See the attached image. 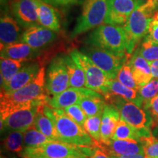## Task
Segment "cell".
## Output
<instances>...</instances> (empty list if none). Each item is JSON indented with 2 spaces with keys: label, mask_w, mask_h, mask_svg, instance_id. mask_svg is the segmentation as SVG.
Instances as JSON below:
<instances>
[{
  "label": "cell",
  "mask_w": 158,
  "mask_h": 158,
  "mask_svg": "<svg viewBox=\"0 0 158 158\" xmlns=\"http://www.w3.org/2000/svg\"><path fill=\"white\" fill-rule=\"evenodd\" d=\"M147 37L158 43V10L155 11L152 20L149 24Z\"/></svg>",
  "instance_id": "obj_38"
},
{
  "label": "cell",
  "mask_w": 158,
  "mask_h": 158,
  "mask_svg": "<svg viewBox=\"0 0 158 158\" xmlns=\"http://www.w3.org/2000/svg\"><path fill=\"white\" fill-rule=\"evenodd\" d=\"M143 108L149 111L155 124H158V94L143 106Z\"/></svg>",
  "instance_id": "obj_37"
},
{
  "label": "cell",
  "mask_w": 158,
  "mask_h": 158,
  "mask_svg": "<svg viewBox=\"0 0 158 158\" xmlns=\"http://www.w3.org/2000/svg\"><path fill=\"white\" fill-rule=\"evenodd\" d=\"M138 92L143 99L144 106L158 94V78L152 79L148 84L141 86Z\"/></svg>",
  "instance_id": "obj_35"
},
{
  "label": "cell",
  "mask_w": 158,
  "mask_h": 158,
  "mask_svg": "<svg viewBox=\"0 0 158 158\" xmlns=\"http://www.w3.org/2000/svg\"><path fill=\"white\" fill-rule=\"evenodd\" d=\"M141 138V134L138 130L132 127L124 120L120 119L118 122L111 139H132L140 141Z\"/></svg>",
  "instance_id": "obj_29"
},
{
  "label": "cell",
  "mask_w": 158,
  "mask_h": 158,
  "mask_svg": "<svg viewBox=\"0 0 158 158\" xmlns=\"http://www.w3.org/2000/svg\"><path fill=\"white\" fill-rule=\"evenodd\" d=\"M23 32L21 27L8 13L2 15L0 20V44L1 49L7 45L21 42Z\"/></svg>",
  "instance_id": "obj_18"
},
{
  "label": "cell",
  "mask_w": 158,
  "mask_h": 158,
  "mask_svg": "<svg viewBox=\"0 0 158 158\" xmlns=\"http://www.w3.org/2000/svg\"><path fill=\"white\" fill-rule=\"evenodd\" d=\"M43 110L45 115L54 122L61 141L81 147H97L98 143L89 134L71 119L63 108H54L46 104Z\"/></svg>",
  "instance_id": "obj_2"
},
{
  "label": "cell",
  "mask_w": 158,
  "mask_h": 158,
  "mask_svg": "<svg viewBox=\"0 0 158 158\" xmlns=\"http://www.w3.org/2000/svg\"><path fill=\"white\" fill-rule=\"evenodd\" d=\"M153 78H158V60L149 62Z\"/></svg>",
  "instance_id": "obj_41"
},
{
  "label": "cell",
  "mask_w": 158,
  "mask_h": 158,
  "mask_svg": "<svg viewBox=\"0 0 158 158\" xmlns=\"http://www.w3.org/2000/svg\"><path fill=\"white\" fill-rule=\"evenodd\" d=\"M116 79H117L118 81L122 83L124 86H127V87L139 90L140 86L136 84L135 79H134L133 72H132L131 68H130L128 61L122 66Z\"/></svg>",
  "instance_id": "obj_33"
},
{
  "label": "cell",
  "mask_w": 158,
  "mask_h": 158,
  "mask_svg": "<svg viewBox=\"0 0 158 158\" xmlns=\"http://www.w3.org/2000/svg\"><path fill=\"white\" fill-rule=\"evenodd\" d=\"M23 134L20 131L10 132L3 141L4 148L10 152L21 155L24 150Z\"/></svg>",
  "instance_id": "obj_28"
},
{
  "label": "cell",
  "mask_w": 158,
  "mask_h": 158,
  "mask_svg": "<svg viewBox=\"0 0 158 158\" xmlns=\"http://www.w3.org/2000/svg\"><path fill=\"white\" fill-rule=\"evenodd\" d=\"M140 141L147 158H158V138L152 134L147 137L141 138Z\"/></svg>",
  "instance_id": "obj_34"
},
{
  "label": "cell",
  "mask_w": 158,
  "mask_h": 158,
  "mask_svg": "<svg viewBox=\"0 0 158 158\" xmlns=\"http://www.w3.org/2000/svg\"><path fill=\"white\" fill-rule=\"evenodd\" d=\"M137 7L136 0H107V13L104 23L124 26Z\"/></svg>",
  "instance_id": "obj_12"
},
{
  "label": "cell",
  "mask_w": 158,
  "mask_h": 158,
  "mask_svg": "<svg viewBox=\"0 0 158 158\" xmlns=\"http://www.w3.org/2000/svg\"><path fill=\"white\" fill-rule=\"evenodd\" d=\"M45 68L41 67L34 80L19 90L7 94L1 92L0 116L1 121L15 110L32 105L47 103L49 96L45 90Z\"/></svg>",
  "instance_id": "obj_1"
},
{
  "label": "cell",
  "mask_w": 158,
  "mask_h": 158,
  "mask_svg": "<svg viewBox=\"0 0 158 158\" xmlns=\"http://www.w3.org/2000/svg\"><path fill=\"white\" fill-rule=\"evenodd\" d=\"M51 141H52L44 134L40 133L39 130L35 128V125L31 127L23 134L24 149L29 147H36Z\"/></svg>",
  "instance_id": "obj_30"
},
{
  "label": "cell",
  "mask_w": 158,
  "mask_h": 158,
  "mask_svg": "<svg viewBox=\"0 0 158 158\" xmlns=\"http://www.w3.org/2000/svg\"><path fill=\"white\" fill-rule=\"evenodd\" d=\"M111 79H116L122 66L129 59V54H116L96 47L87 45L81 50Z\"/></svg>",
  "instance_id": "obj_9"
},
{
  "label": "cell",
  "mask_w": 158,
  "mask_h": 158,
  "mask_svg": "<svg viewBox=\"0 0 158 158\" xmlns=\"http://www.w3.org/2000/svg\"><path fill=\"white\" fill-rule=\"evenodd\" d=\"M64 62L70 78V87H86V75L84 70L75 62L70 54L65 55Z\"/></svg>",
  "instance_id": "obj_26"
},
{
  "label": "cell",
  "mask_w": 158,
  "mask_h": 158,
  "mask_svg": "<svg viewBox=\"0 0 158 158\" xmlns=\"http://www.w3.org/2000/svg\"><path fill=\"white\" fill-rule=\"evenodd\" d=\"M41 105L43 104L32 105L15 110L1 121V130H6L9 132L20 131L25 133L34 125L35 116Z\"/></svg>",
  "instance_id": "obj_11"
},
{
  "label": "cell",
  "mask_w": 158,
  "mask_h": 158,
  "mask_svg": "<svg viewBox=\"0 0 158 158\" xmlns=\"http://www.w3.org/2000/svg\"><path fill=\"white\" fill-rule=\"evenodd\" d=\"M35 2L39 24L56 32L60 31V22L54 7L42 0H35Z\"/></svg>",
  "instance_id": "obj_22"
},
{
  "label": "cell",
  "mask_w": 158,
  "mask_h": 158,
  "mask_svg": "<svg viewBox=\"0 0 158 158\" xmlns=\"http://www.w3.org/2000/svg\"><path fill=\"white\" fill-rule=\"evenodd\" d=\"M136 84L141 87L148 84L153 78L149 62L138 54L137 51L128 59Z\"/></svg>",
  "instance_id": "obj_20"
},
{
  "label": "cell",
  "mask_w": 158,
  "mask_h": 158,
  "mask_svg": "<svg viewBox=\"0 0 158 158\" xmlns=\"http://www.w3.org/2000/svg\"><path fill=\"white\" fill-rule=\"evenodd\" d=\"M111 157V156H110ZM114 158H147L145 154H136V155H124V156H118V157H112Z\"/></svg>",
  "instance_id": "obj_42"
},
{
  "label": "cell",
  "mask_w": 158,
  "mask_h": 158,
  "mask_svg": "<svg viewBox=\"0 0 158 158\" xmlns=\"http://www.w3.org/2000/svg\"><path fill=\"white\" fill-rule=\"evenodd\" d=\"M102 114L98 115L87 117L84 123V128L89 135L93 138V140L98 145H100L101 142L100 137V128H101V118Z\"/></svg>",
  "instance_id": "obj_32"
},
{
  "label": "cell",
  "mask_w": 158,
  "mask_h": 158,
  "mask_svg": "<svg viewBox=\"0 0 158 158\" xmlns=\"http://www.w3.org/2000/svg\"><path fill=\"white\" fill-rule=\"evenodd\" d=\"M105 100L116 106L121 119L138 130L141 134V138L152 135L151 130L155 127V123L148 110L117 96L110 95L105 98Z\"/></svg>",
  "instance_id": "obj_4"
},
{
  "label": "cell",
  "mask_w": 158,
  "mask_h": 158,
  "mask_svg": "<svg viewBox=\"0 0 158 158\" xmlns=\"http://www.w3.org/2000/svg\"><path fill=\"white\" fill-rule=\"evenodd\" d=\"M63 109H64L65 114L71 119L73 120L74 122H76L77 124H78L79 125L84 128V123L87 118V116L86 115V114L84 113V111L78 104L73 105V106H68V107L63 108Z\"/></svg>",
  "instance_id": "obj_36"
},
{
  "label": "cell",
  "mask_w": 158,
  "mask_h": 158,
  "mask_svg": "<svg viewBox=\"0 0 158 158\" xmlns=\"http://www.w3.org/2000/svg\"><path fill=\"white\" fill-rule=\"evenodd\" d=\"M157 10H158V7H157Z\"/></svg>",
  "instance_id": "obj_46"
},
{
  "label": "cell",
  "mask_w": 158,
  "mask_h": 158,
  "mask_svg": "<svg viewBox=\"0 0 158 158\" xmlns=\"http://www.w3.org/2000/svg\"><path fill=\"white\" fill-rule=\"evenodd\" d=\"M57 37L56 31L41 25H37L25 29L21 36V42L40 50L54 43Z\"/></svg>",
  "instance_id": "obj_15"
},
{
  "label": "cell",
  "mask_w": 158,
  "mask_h": 158,
  "mask_svg": "<svg viewBox=\"0 0 158 158\" xmlns=\"http://www.w3.org/2000/svg\"><path fill=\"white\" fill-rule=\"evenodd\" d=\"M149 1H150V0H136V2H137V6L143 5V4H145Z\"/></svg>",
  "instance_id": "obj_43"
},
{
  "label": "cell",
  "mask_w": 158,
  "mask_h": 158,
  "mask_svg": "<svg viewBox=\"0 0 158 158\" xmlns=\"http://www.w3.org/2000/svg\"><path fill=\"white\" fill-rule=\"evenodd\" d=\"M88 158H111L105 150L100 147H94L92 149L89 157Z\"/></svg>",
  "instance_id": "obj_39"
},
{
  "label": "cell",
  "mask_w": 158,
  "mask_h": 158,
  "mask_svg": "<svg viewBox=\"0 0 158 158\" xmlns=\"http://www.w3.org/2000/svg\"><path fill=\"white\" fill-rule=\"evenodd\" d=\"M8 0H1V5H5V4L7 3Z\"/></svg>",
  "instance_id": "obj_44"
},
{
  "label": "cell",
  "mask_w": 158,
  "mask_h": 158,
  "mask_svg": "<svg viewBox=\"0 0 158 158\" xmlns=\"http://www.w3.org/2000/svg\"><path fill=\"white\" fill-rule=\"evenodd\" d=\"M70 158H76V157H70Z\"/></svg>",
  "instance_id": "obj_45"
},
{
  "label": "cell",
  "mask_w": 158,
  "mask_h": 158,
  "mask_svg": "<svg viewBox=\"0 0 158 158\" xmlns=\"http://www.w3.org/2000/svg\"><path fill=\"white\" fill-rule=\"evenodd\" d=\"M45 105L46 104H43L39 107L36 116H35V127L40 133L44 134L52 141L62 142L59 137L54 122L44 113L43 109Z\"/></svg>",
  "instance_id": "obj_24"
},
{
  "label": "cell",
  "mask_w": 158,
  "mask_h": 158,
  "mask_svg": "<svg viewBox=\"0 0 158 158\" xmlns=\"http://www.w3.org/2000/svg\"><path fill=\"white\" fill-rule=\"evenodd\" d=\"M86 45L104 50L125 54L126 40L123 27L102 24L94 29L86 37Z\"/></svg>",
  "instance_id": "obj_6"
},
{
  "label": "cell",
  "mask_w": 158,
  "mask_h": 158,
  "mask_svg": "<svg viewBox=\"0 0 158 158\" xmlns=\"http://www.w3.org/2000/svg\"><path fill=\"white\" fill-rule=\"evenodd\" d=\"M42 1L52 6H68L76 4L78 0H42Z\"/></svg>",
  "instance_id": "obj_40"
},
{
  "label": "cell",
  "mask_w": 158,
  "mask_h": 158,
  "mask_svg": "<svg viewBox=\"0 0 158 158\" xmlns=\"http://www.w3.org/2000/svg\"><path fill=\"white\" fill-rule=\"evenodd\" d=\"M106 100L102 96L91 97L82 100L78 105L81 106L87 117L93 116L103 112L105 106L106 104Z\"/></svg>",
  "instance_id": "obj_27"
},
{
  "label": "cell",
  "mask_w": 158,
  "mask_h": 158,
  "mask_svg": "<svg viewBox=\"0 0 158 158\" xmlns=\"http://www.w3.org/2000/svg\"><path fill=\"white\" fill-rule=\"evenodd\" d=\"M29 61L15 60L1 57L0 68H1V90L5 89L9 84L13 77L23 68Z\"/></svg>",
  "instance_id": "obj_25"
},
{
  "label": "cell",
  "mask_w": 158,
  "mask_h": 158,
  "mask_svg": "<svg viewBox=\"0 0 158 158\" xmlns=\"http://www.w3.org/2000/svg\"><path fill=\"white\" fill-rule=\"evenodd\" d=\"M40 68V64L39 62H27L13 77L7 86L1 90V92L10 94L25 86L36 78Z\"/></svg>",
  "instance_id": "obj_16"
},
{
  "label": "cell",
  "mask_w": 158,
  "mask_h": 158,
  "mask_svg": "<svg viewBox=\"0 0 158 158\" xmlns=\"http://www.w3.org/2000/svg\"><path fill=\"white\" fill-rule=\"evenodd\" d=\"M111 157L144 154L141 141L137 140L111 139L107 144L99 146Z\"/></svg>",
  "instance_id": "obj_17"
},
{
  "label": "cell",
  "mask_w": 158,
  "mask_h": 158,
  "mask_svg": "<svg viewBox=\"0 0 158 158\" xmlns=\"http://www.w3.org/2000/svg\"><path fill=\"white\" fill-rule=\"evenodd\" d=\"M39 49L34 48L26 43L19 42L7 45L1 49V57L15 60L29 61L39 54Z\"/></svg>",
  "instance_id": "obj_21"
},
{
  "label": "cell",
  "mask_w": 158,
  "mask_h": 158,
  "mask_svg": "<svg viewBox=\"0 0 158 158\" xmlns=\"http://www.w3.org/2000/svg\"><path fill=\"white\" fill-rule=\"evenodd\" d=\"M158 0H150L137 6L123 27L125 33L126 52L130 55L136 45L148 34L149 24L157 10Z\"/></svg>",
  "instance_id": "obj_3"
},
{
  "label": "cell",
  "mask_w": 158,
  "mask_h": 158,
  "mask_svg": "<svg viewBox=\"0 0 158 158\" xmlns=\"http://www.w3.org/2000/svg\"><path fill=\"white\" fill-rule=\"evenodd\" d=\"M70 87L64 56L59 55L51 61L46 73L45 90L48 96H55Z\"/></svg>",
  "instance_id": "obj_10"
},
{
  "label": "cell",
  "mask_w": 158,
  "mask_h": 158,
  "mask_svg": "<svg viewBox=\"0 0 158 158\" xmlns=\"http://www.w3.org/2000/svg\"><path fill=\"white\" fill-rule=\"evenodd\" d=\"M92 148L51 141L36 147L25 148L20 156L23 158H88Z\"/></svg>",
  "instance_id": "obj_5"
},
{
  "label": "cell",
  "mask_w": 158,
  "mask_h": 158,
  "mask_svg": "<svg viewBox=\"0 0 158 158\" xmlns=\"http://www.w3.org/2000/svg\"><path fill=\"white\" fill-rule=\"evenodd\" d=\"M69 54L84 70L86 75V88L98 92L103 98L107 95L112 79L82 51L73 49Z\"/></svg>",
  "instance_id": "obj_7"
},
{
  "label": "cell",
  "mask_w": 158,
  "mask_h": 158,
  "mask_svg": "<svg viewBox=\"0 0 158 158\" xmlns=\"http://www.w3.org/2000/svg\"><path fill=\"white\" fill-rule=\"evenodd\" d=\"M106 13L107 0H84L81 13L77 20L71 37H76L102 25Z\"/></svg>",
  "instance_id": "obj_8"
},
{
  "label": "cell",
  "mask_w": 158,
  "mask_h": 158,
  "mask_svg": "<svg viewBox=\"0 0 158 158\" xmlns=\"http://www.w3.org/2000/svg\"><path fill=\"white\" fill-rule=\"evenodd\" d=\"M110 95L119 97L143 108V100L140 95L138 90L124 86L118 81L117 79H112L110 84L109 92L107 95L104 97V99Z\"/></svg>",
  "instance_id": "obj_23"
},
{
  "label": "cell",
  "mask_w": 158,
  "mask_h": 158,
  "mask_svg": "<svg viewBox=\"0 0 158 158\" xmlns=\"http://www.w3.org/2000/svg\"><path fill=\"white\" fill-rule=\"evenodd\" d=\"M102 95L88 88L70 87L57 95L49 97L47 104L54 108H64L75 104H78L84 98Z\"/></svg>",
  "instance_id": "obj_14"
},
{
  "label": "cell",
  "mask_w": 158,
  "mask_h": 158,
  "mask_svg": "<svg viewBox=\"0 0 158 158\" xmlns=\"http://www.w3.org/2000/svg\"><path fill=\"white\" fill-rule=\"evenodd\" d=\"M111 158H114V157H111Z\"/></svg>",
  "instance_id": "obj_47"
},
{
  "label": "cell",
  "mask_w": 158,
  "mask_h": 158,
  "mask_svg": "<svg viewBox=\"0 0 158 158\" xmlns=\"http://www.w3.org/2000/svg\"><path fill=\"white\" fill-rule=\"evenodd\" d=\"M10 9L15 19L23 28L40 25L35 0H12Z\"/></svg>",
  "instance_id": "obj_13"
},
{
  "label": "cell",
  "mask_w": 158,
  "mask_h": 158,
  "mask_svg": "<svg viewBox=\"0 0 158 158\" xmlns=\"http://www.w3.org/2000/svg\"><path fill=\"white\" fill-rule=\"evenodd\" d=\"M120 119L121 117L119 111L116 106L111 103L106 102L101 118L100 144H107L109 143Z\"/></svg>",
  "instance_id": "obj_19"
},
{
  "label": "cell",
  "mask_w": 158,
  "mask_h": 158,
  "mask_svg": "<svg viewBox=\"0 0 158 158\" xmlns=\"http://www.w3.org/2000/svg\"><path fill=\"white\" fill-rule=\"evenodd\" d=\"M138 54L147 62L158 60V43L146 37L139 48L136 49Z\"/></svg>",
  "instance_id": "obj_31"
}]
</instances>
